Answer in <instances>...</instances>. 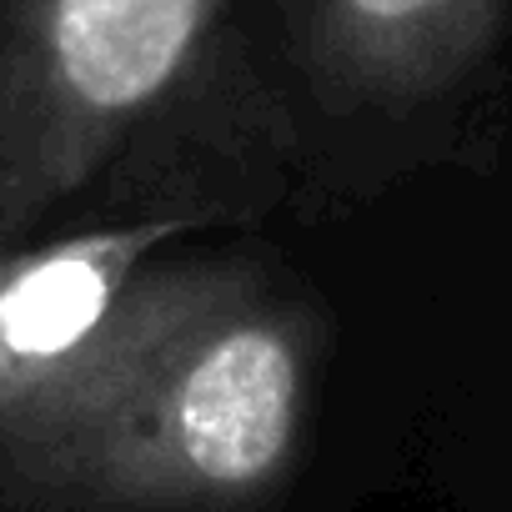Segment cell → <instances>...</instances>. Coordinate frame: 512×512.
I'll return each mask as SVG.
<instances>
[{"instance_id":"obj_1","label":"cell","mask_w":512,"mask_h":512,"mask_svg":"<svg viewBox=\"0 0 512 512\" xmlns=\"http://www.w3.org/2000/svg\"><path fill=\"white\" fill-rule=\"evenodd\" d=\"M312 317L256 272L151 262L86 377L11 447L121 512H236L307 432Z\"/></svg>"},{"instance_id":"obj_2","label":"cell","mask_w":512,"mask_h":512,"mask_svg":"<svg viewBox=\"0 0 512 512\" xmlns=\"http://www.w3.org/2000/svg\"><path fill=\"white\" fill-rule=\"evenodd\" d=\"M226 0H0V251L201 61Z\"/></svg>"},{"instance_id":"obj_3","label":"cell","mask_w":512,"mask_h":512,"mask_svg":"<svg viewBox=\"0 0 512 512\" xmlns=\"http://www.w3.org/2000/svg\"><path fill=\"white\" fill-rule=\"evenodd\" d=\"M191 216H146L0 251V447H16L96 362L131 287Z\"/></svg>"},{"instance_id":"obj_4","label":"cell","mask_w":512,"mask_h":512,"mask_svg":"<svg viewBox=\"0 0 512 512\" xmlns=\"http://www.w3.org/2000/svg\"><path fill=\"white\" fill-rule=\"evenodd\" d=\"M507 0H302L317 81L347 101L407 106L462 81L497 41Z\"/></svg>"}]
</instances>
